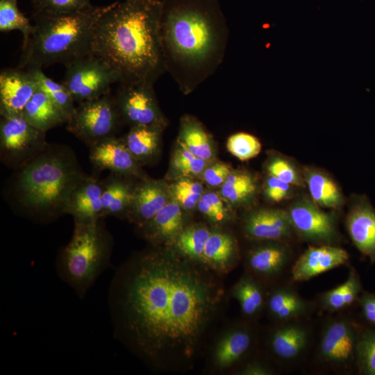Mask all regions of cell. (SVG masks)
<instances>
[{
  "mask_svg": "<svg viewBox=\"0 0 375 375\" xmlns=\"http://www.w3.org/2000/svg\"><path fill=\"white\" fill-rule=\"evenodd\" d=\"M217 274L160 246L131 256L108 292L115 338L152 370L192 369L223 302Z\"/></svg>",
  "mask_w": 375,
  "mask_h": 375,
  "instance_id": "6da1fadb",
  "label": "cell"
},
{
  "mask_svg": "<svg viewBox=\"0 0 375 375\" xmlns=\"http://www.w3.org/2000/svg\"><path fill=\"white\" fill-rule=\"evenodd\" d=\"M194 1H162L160 37L165 72L185 95L193 92L222 65L227 49L225 20Z\"/></svg>",
  "mask_w": 375,
  "mask_h": 375,
  "instance_id": "7a4b0ae2",
  "label": "cell"
},
{
  "mask_svg": "<svg viewBox=\"0 0 375 375\" xmlns=\"http://www.w3.org/2000/svg\"><path fill=\"white\" fill-rule=\"evenodd\" d=\"M162 1L124 0L110 5L94 32L92 53L119 74V83L153 85L165 72L160 37Z\"/></svg>",
  "mask_w": 375,
  "mask_h": 375,
  "instance_id": "3957f363",
  "label": "cell"
},
{
  "mask_svg": "<svg viewBox=\"0 0 375 375\" xmlns=\"http://www.w3.org/2000/svg\"><path fill=\"white\" fill-rule=\"evenodd\" d=\"M15 171L10 185L14 203L26 217L40 223L66 215L70 193L86 174L72 149L51 144Z\"/></svg>",
  "mask_w": 375,
  "mask_h": 375,
  "instance_id": "277c9868",
  "label": "cell"
},
{
  "mask_svg": "<svg viewBox=\"0 0 375 375\" xmlns=\"http://www.w3.org/2000/svg\"><path fill=\"white\" fill-rule=\"evenodd\" d=\"M108 6L69 12H33V31L22 46L19 68L65 66L92 53L96 24Z\"/></svg>",
  "mask_w": 375,
  "mask_h": 375,
  "instance_id": "5b68a950",
  "label": "cell"
},
{
  "mask_svg": "<svg viewBox=\"0 0 375 375\" xmlns=\"http://www.w3.org/2000/svg\"><path fill=\"white\" fill-rule=\"evenodd\" d=\"M74 222L72 236L60 250L56 269L59 278L82 299L109 266L114 242L103 219Z\"/></svg>",
  "mask_w": 375,
  "mask_h": 375,
  "instance_id": "8992f818",
  "label": "cell"
},
{
  "mask_svg": "<svg viewBox=\"0 0 375 375\" xmlns=\"http://www.w3.org/2000/svg\"><path fill=\"white\" fill-rule=\"evenodd\" d=\"M114 96L110 92L78 103L69 118L67 129L90 147L112 136L122 124Z\"/></svg>",
  "mask_w": 375,
  "mask_h": 375,
  "instance_id": "52a82bcc",
  "label": "cell"
},
{
  "mask_svg": "<svg viewBox=\"0 0 375 375\" xmlns=\"http://www.w3.org/2000/svg\"><path fill=\"white\" fill-rule=\"evenodd\" d=\"M62 83L78 104L110 92V87L119 83L117 72L103 58L92 53L65 66Z\"/></svg>",
  "mask_w": 375,
  "mask_h": 375,
  "instance_id": "ba28073f",
  "label": "cell"
},
{
  "mask_svg": "<svg viewBox=\"0 0 375 375\" xmlns=\"http://www.w3.org/2000/svg\"><path fill=\"white\" fill-rule=\"evenodd\" d=\"M46 133L31 125L22 116H1V161L14 169L25 163L49 145Z\"/></svg>",
  "mask_w": 375,
  "mask_h": 375,
  "instance_id": "9c48e42d",
  "label": "cell"
},
{
  "mask_svg": "<svg viewBox=\"0 0 375 375\" xmlns=\"http://www.w3.org/2000/svg\"><path fill=\"white\" fill-rule=\"evenodd\" d=\"M122 122L133 126H149L164 130L167 121L157 101L153 85L119 83L114 95Z\"/></svg>",
  "mask_w": 375,
  "mask_h": 375,
  "instance_id": "30bf717a",
  "label": "cell"
},
{
  "mask_svg": "<svg viewBox=\"0 0 375 375\" xmlns=\"http://www.w3.org/2000/svg\"><path fill=\"white\" fill-rule=\"evenodd\" d=\"M288 212L294 231L304 240L331 244L338 239L335 215L322 210L312 199L299 198Z\"/></svg>",
  "mask_w": 375,
  "mask_h": 375,
  "instance_id": "8fae6325",
  "label": "cell"
},
{
  "mask_svg": "<svg viewBox=\"0 0 375 375\" xmlns=\"http://www.w3.org/2000/svg\"><path fill=\"white\" fill-rule=\"evenodd\" d=\"M358 332L344 318L334 319L324 326L319 344V357L333 367H347L356 360Z\"/></svg>",
  "mask_w": 375,
  "mask_h": 375,
  "instance_id": "7c38bea8",
  "label": "cell"
},
{
  "mask_svg": "<svg viewBox=\"0 0 375 375\" xmlns=\"http://www.w3.org/2000/svg\"><path fill=\"white\" fill-rule=\"evenodd\" d=\"M89 158L98 170L142 179L146 178L142 165L131 153L124 139L115 135L105 138L90 147Z\"/></svg>",
  "mask_w": 375,
  "mask_h": 375,
  "instance_id": "4fadbf2b",
  "label": "cell"
},
{
  "mask_svg": "<svg viewBox=\"0 0 375 375\" xmlns=\"http://www.w3.org/2000/svg\"><path fill=\"white\" fill-rule=\"evenodd\" d=\"M38 90L31 73L25 69L6 68L0 73V115L22 116L23 110Z\"/></svg>",
  "mask_w": 375,
  "mask_h": 375,
  "instance_id": "5bb4252c",
  "label": "cell"
},
{
  "mask_svg": "<svg viewBox=\"0 0 375 375\" xmlns=\"http://www.w3.org/2000/svg\"><path fill=\"white\" fill-rule=\"evenodd\" d=\"M171 199L169 187L165 181L147 177L139 179L127 218L140 228L149 222Z\"/></svg>",
  "mask_w": 375,
  "mask_h": 375,
  "instance_id": "9a60e30c",
  "label": "cell"
},
{
  "mask_svg": "<svg viewBox=\"0 0 375 375\" xmlns=\"http://www.w3.org/2000/svg\"><path fill=\"white\" fill-rule=\"evenodd\" d=\"M348 253L332 244L310 246L298 258L291 269L294 281H305L346 264Z\"/></svg>",
  "mask_w": 375,
  "mask_h": 375,
  "instance_id": "2e32d148",
  "label": "cell"
},
{
  "mask_svg": "<svg viewBox=\"0 0 375 375\" xmlns=\"http://www.w3.org/2000/svg\"><path fill=\"white\" fill-rule=\"evenodd\" d=\"M244 229L250 238L264 241H283L295 232L288 210L280 208H261L251 212L244 221Z\"/></svg>",
  "mask_w": 375,
  "mask_h": 375,
  "instance_id": "e0dca14e",
  "label": "cell"
},
{
  "mask_svg": "<svg viewBox=\"0 0 375 375\" xmlns=\"http://www.w3.org/2000/svg\"><path fill=\"white\" fill-rule=\"evenodd\" d=\"M101 197V181L85 174L70 193L66 214L72 215L74 222H91L104 219Z\"/></svg>",
  "mask_w": 375,
  "mask_h": 375,
  "instance_id": "ac0fdd59",
  "label": "cell"
},
{
  "mask_svg": "<svg viewBox=\"0 0 375 375\" xmlns=\"http://www.w3.org/2000/svg\"><path fill=\"white\" fill-rule=\"evenodd\" d=\"M348 233L356 247L375 262V209L365 197L356 199L346 219Z\"/></svg>",
  "mask_w": 375,
  "mask_h": 375,
  "instance_id": "d6986e66",
  "label": "cell"
},
{
  "mask_svg": "<svg viewBox=\"0 0 375 375\" xmlns=\"http://www.w3.org/2000/svg\"><path fill=\"white\" fill-rule=\"evenodd\" d=\"M183 210L172 198L149 222L140 227L143 236L153 246L173 243L185 228Z\"/></svg>",
  "mask_w": 375,
  "mask_h": 375,
  "instance_id": "ffe728a7",
  "label": "cell"
},
{
  "mask_svg": "<svg viewBox=\"0 0 375 375\" xmlns=\"http://www.w3.org/2000/svg\"><path fill=\"white\" fill-rule=\"evenodd\" d=\"M236 253V243L231 235L211 230L197 262L217 273L226 272L233 266Z\"/></svg>",
  "mask_w": 375,
  "mask_h": 375,
  "instance_id": "44dd1931",
  "label": "cell"
},
{
  "mask_svg": "<svg viewBox=\"0 0 375 375\" xmlns=\"http://www.w3.org/2000/svg\"><path fill=\"white\" fill-rule=\"evenodd\" d=\"M131 177L111 173L101 181L103 218L127 217L136 185L128 181Z\"/></svg>",
  "mask_w": 375,
  "mask_h": 375,
  "instance_id": "7402d4cb",
  "label": "cell"
},
{
  "mask_svg": "<svg viewBox=\"0 0 375 375\" xmlns=\"http://www.w3.org/2000/svg\"><path fill=\"white\" fill-rule=\"evenodd\" d=\"M22 117L31 125L45 132L68 120L62 111L38 88L26 105Z\"/></svg>",
  "mask_w": 375,
  "mask_h": 375,
  "instance_id": "603a6c76",
  "label": "cell"
},
{
  "mask_svg": "<svg viewBox=\"0 0 375 375\" xmlns=\"http://www.w3.org/2000/svg\"><path fill=\"white\" fill-rule=\"evenodd\" d=\"M176 142L203 160L211 161L215 158L212 136L203 124L192 116L185 115L181 119Z\"/></svg>",
  "mask_w": 375,
  "mask_h": 375,
  "instance_id": "cb8c5ba5",
  "label": "cell"
},
{
  "mask_svg": "<svg viewBox=\"0 0 375 375\" xmlns=\"http://www.w3.org/2000/svg\"><path fill=\"white\" fill-rule=\"evenodd\" d=\"M282 241H270L252 249L248 256L249 267L256 273L272 276L281 272L290 258V251Z\"/></svg>",
  "mask_w": 375,
  "mask_h": 375,
  "instance_id": "d4e9b609",
  "label": "cell"
},
{
  "mask_svg": "<svg viewBox=\"0 0 375 375\" xmlns=\"http://www.w3.org/2000/svg\"><path fill=\"white\" fill-rule=\"evenodd\" d=\"M308 341V331L304 326L299 323H287L274 331L270 346L278 358L292 360L303 353Z\"/></svg>",
  "mask_w": 375,
  "mask_h": 375,
  "instance_id": "484cf974",
  "label": "cell"
},
{
  "mask_svg": "<svg viewBox=\"0 0 375 375\" xmlns=\"http://www.w3.org/2000/svg\"><path fill=\"white\" fill-rule=\"evenodd\" d=\"M311 199L320 207L340 208L343 196L335 181L327 174L319 169L306 167L303 171Z\"/></svg>",
  "mask_w": 375,
  "mask_h": 375,
  "instance_id": "4316f807",
  "label": "cell"
},
{
  "mask_svg": "<svg viewBox=\"0 0 375 375\" xmlns=\"http://www.w3.org/2000/svg\"><path fill=\"white\" fill-rule=\"evenodd\" d=\"M163 130L149 126L130 127L124 141L136 160L142 165L157 156Z\"/></svg>",
  "mask_w": 375,
  "mask_h": 375,
  "instance_id": "83f0119b",
  "label": "cell"
},
{
  "mask_svg": "<svg viewBox=\"0 0 375 375\" xmlns=\"http://www.w3.org/2000/svg\"><path fill=\"white\" fill-rule=\"evenodd\" d=\"M268 308L277 320L290 322L305 315L309 311L310 303L290 288L274 290L268 299Z\"/></svg>",
  "mask_w": 375,
  "mask_h": 375,
  "instance_id": "f1b7e54d",
  "label": "cell"
},
{
  "mask_svg": "<svg viewBox=\"0 0 375 375\" xmlns=\"http://www.w3.org/2000/svg\"><path fill=\"white\" fill-rule=\"evenodd\" d=\"M360 294L359 276L356 269L351 268L344 283L320 295V306L329 312L340 311L358 300Z\"/></svg>",
  "mask_w": 375,
  "mask_h": 375,
  "instance_id": "f546056e",
  "label": "cell"
},
{
  "mask_svg": "<svg viewBox=\"0 0 375 375\" xmlns=\"http://www.w3.org/2000/svg\"><path fill=\"white\" fill-rule=\"evenodd\" d=\"M251 343L250 333L237 329L227 334L218 343L214 360L219 369L227 368L239 360L248 351Z\"/></svg>",
  "mask_w": 375,
  "mask_h": 375,
  "instance_id": "4dcf8cb0",
  "label": "cell"
},
{
  "mask_svg": "<svg viewBox=\"0 0 375 375\" xmlns=\"http://www.w3.org/2000/svg\"><path fill=\"white\" fill-rule=\"evenodd\" d=\"M257 189V181L252 174L232 169L220 186V194L227 203L238 205L251 200Z\"/></svg>",
  "mask_w": 375,
  "mask_h": 375,
  "instance_id": "1f68e13d",
  "label": "cell"
},
{
  "mask_svg": "<svg viewBox=\"0 0 375 375\" xmlns=\"http://www.w3.org/2000/svg\"><path fill=\"white\" fill-rule=\"evenodd\" d=\"M25 69L28 70L33 76L38 88L53 101L69 119L76 106H75L76 102L67 88L62 82L57 83L48 77L44 73L42 68H29Z\"/></svg>",
  "mask_w": 375,
  "mask_h": 375,
  "instance_id": "d6a6232c",
  "label": "cell"
},
{
  "mask_svg": "<svg viewBox=\"0 0 375 375\" xmlns=\"http://www.w3.org/2000/svg\"><path fill=\"white\" fill-rule=\"evenodd\" d=\"M176 148L172 155L170 172L175 178L201 176L209 162L190 152L186 147L176 142Z\"/></svg>",
  "mask_w": 375,
  "mask_h": 375,
  "instance_id": "836d02e7",
  "label": "cell"
},
{
  "mask_svg": "<svg viewBox=\"0 0 375 375\" xmlns=\"http://www.w3.org/2000/svg\"><path fill=\"white\" fill-rule=\"evenodd\" d=\"M19 31L23 35L25 45L33 31L28 18L22 13L17 6V0H0V31Z\"/></svg>",
  "mask_w": 375,
  "mask_h": 375,
  "instance_id": "e575fe53",
  "label": "cell"
},
{
  "mask_svg": "<svg viewBox=\"0 0 375 375\" xmlns=\"http://www.w3.org/2000/svg\"><path fill=\"white\" fill-rule=\"evenodd\" d=\"M169 187L172 198L177 201L184 210H191L197 207L204 193L202 183L194 178H177Z\"/></svg>",
  "mask_w": 375,
  "mask_h": 375,
  "instance_id": "d590c367",
  "label": "cell"
},
{
  "mask_svg": "<svg viewBox=\"0 0 375 375\" xmlns=\"http://www.w3.org/2000/svg\"><path fill=\"white\" fill-rule=\"evenodd\" d=\"M234 294L238 300L242 311L247 316L258 313L263 304L262 290L251 277L245 276L237 284Z\"/></svg>",
  "mask_w": 375,
  "mask_h": 375,
  "instance_id": "8d00e7d4",
  "label": "cell"
},
{
  "mask_svg": "<svg viewBox=\"0 0 375 375\" xmlns=\"http://www.w3.org/2000/svg\"><path fill=\"white\" fill-rule=\"evenodd\" d=\"M356 361L360 374L375 375V331L358 333Z\"/></svg>",
  "mask_w": 375,
  "mask_h": 375,
  "instance_id": "74e56055",
  "label": "cell"
},
{
  "mask_svg": "<svg viewBox=\"0 0 375 375\" xmlns=\"http://www.w3.org/2000/svg\"><path fill=\"white\" fill-rule=\"evenodd\" d=\"M226 147L233 156L244 161L258 156L262 146L256 136L245 132H238L228 138Z\"/></svg>",
  "mask_w": 375,
  "mask_h": 375,
  "instance_id": "f35d334b",
  "label": "cell"
},
{
  "mask_svg": "<svg viewBox=\"0 0 375 375\" xmlns=\"http://www.w3.org/2000/svg\"><path fill=\"white\" fill-rule=\"evenodd\" d=\"M269 176H274L292 186H303V176L294 164L282 156L271 158L266 165Z\"/></svg>",
  "mask_w": 375,
  "mask_h": 375,
  "instance_id": "ab89813d",
  "label": "cell"
},
{
  "mask_svg": "<svg viewBox=\"0 0 375 375\" xmlns=\"http://www.w3.org/2000/svg\"><path fill=\"white\" fill-rule=\"evenodd\" d=\"M221 194L214 191L204 192L198 205V210L209 220L221 223L229 217L228 206Z\"/></svg>",
  "mask_w": 375,
  "mask_h": 375,
  "instance_id": "60d3db41",
  "label": "cell"
},
{
  "mask_svg": "<svg viewBox=\"0 0 375 375\" xmlns=\"http://www.w3.org/2000/svg\"><path fill=\"white\" fill-rule=\"evenodd\" d=\"M34 12H69L87 9L90 0H33Z\"/></svg>",
  "mask_w": 375,
  "mask_h": 375,
  "instance_id": "b9f144b4",
  "label": "cell"
},
{
  "mask_svg": "<svg viewBox=\"0 0 375 375\" xmlns=\"http://www.w3.org/2000/svg\"><path fill=\"white\" fill-rule=\"evenodd\" d=\"M293 187L285 182L268 175L265 182V194L269 201L279 202L291 194Z\"/></svg>",
  "mask_w": 375,
  "mask_h": 375,
  "instance_id": "7bdbcfd3",
  "label": "cell"
},
{
  "mask_svg": "<svg viewBox=\"0 0 375 375\" xmlns=\"http://www.w3.org/2000/svg\"><path fill=\"white\" fill-rule=\"evenodd\" d=\"M232 169L227 164L216 162L208 164L201 177L204 182L211 187H220L226 181Z\"/></svg>",
  "mask_w": 375,
  "mask_h": 375,
  "instance_id": "ee69618b",
  "label": "cell"
},
{
  "mask_svg": "<svg viewBox=\"0 0 375 375\" xmlns=\"http://www.w3.org/2000/svg\"><path fill=\"white\" fill-rule=\"evenodd\" d=\"M364 318L375 325V294L364 292L358 298Z\"/></svg>",
  "mask_w": 375,
  "mask_h": 375,
  "instance_id": "f6af8a7d",
  "label": "cell"
},
{
  "mask_svg": "<svg viewBox=\"0 0 375 375\" xmlns=\"http://www.w3.org/2000/svg\"><path fill=\"white\" fill-rule=\"evenodd\" d=\"M244 374L264 375L271 374V371L260 364H252L247 366L243 371Z\"/></svg>",
  "mask_w": 375,
  "mask_h": 375,
  "instance_id": "bcb514c9",
  "label": "cell"
}]
</instances>
